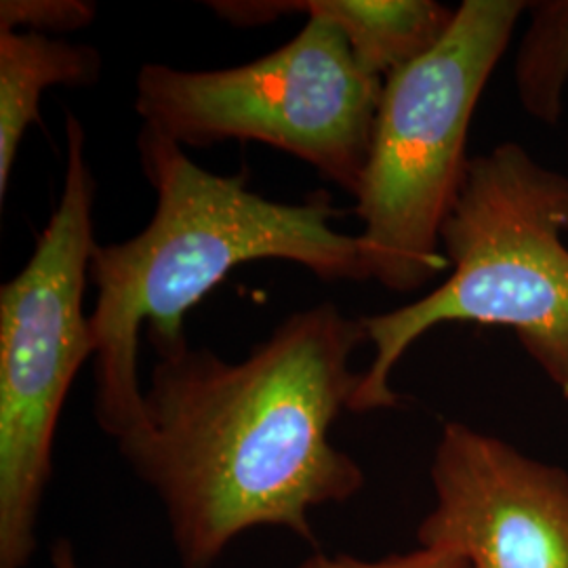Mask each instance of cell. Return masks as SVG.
I'll return each instance as SVG.
<instances>
[{"instance_id": "obj_5", "label": "cell", "mask_w": 568, "mask_h": 568, "mask_svg": "<svg viewBox=\"0 0 568 568\" xmlns=\"http://www.w3.org/2000/svg\"><path fill=\"white\" fill-rule=\"evenodd\" d=\"M95 199L82 122L65 112L60 203L32 257L0 286V568L30 567L63 403L95 356L84 314Z\"/></svg>"}, {"instance_id": "obj_3", "label": "cell", "mask_w": 568, "mask_h": 568, "mask_svg": "<svg viewBox=\"0 0 568 568\" xmlns=\"http://www.w3.org/2000/svg\"><path fill=\"white\" fill-rule=\"evenodd\" d=\"M568 175L520 143L469 159L466 182L440 232L450 274L429 295L361 316L375 356L349 413L394 408L389 386L406 349L443 323L511 328L568 398Z\"/></svg>"}, {"instance_id": "obj_13", "label": "cell", "mask_w": 568, "mask_h": 568, "mask_svg": "<svg viewBox=\"0 0 568 568\" xmlns=\"http://www.w3.org/2000/svg\"><path fill=\"white\" fill-rule=\"evenodd\" d=\"M51 567L53 568H79L77 551L68 539H58L51 548Z\"/></svg>"}, {"instance_id": "obj_6", "label": "cell", "mask_w": 568, "mask_h": 568, "mask_svg": "<svg viewBox=\"0 0 568 568\" xmlns=\"http://www.w3.org/2000/svg\"><path fill=\"white\" fill-rule=\"evenodd\" d=\"M382 89L335 26L307 20L281 49L236 68L143 63L135 112L183 148L227 140L272 145L356 199Z\"/></svg>"}, {"instance_id": "obj_10", "label": "cell", "mask_w": 568, "mask_h": 568, "mask_svg": "<svg viewBox=\"0 0 568 568\" xmlns=\"http://www.w3.org/2000/svg\"><path fill=\"white\" fill-rule=\"evenodd\" d=\"M528 13L514 65L516 95L528 116L556 126L568 84V0L528 2Z\"/></svg>"}, {"instance_id": "obj_4", "label": "cell", "mask_w": 568, "mask_h": 568, "mask_svg": "<svg viewBox=\"0 0 568 568\" xmlns=\"http://www.w3.org/2000/svg\"><path fill=\"white\" fill-rule=\"evenodd\" d=\"M525 11L464 0L443 41L384 81L354 209L368 281L408 293L447 270L440 232L466 182L471 116Z\"/></svg>"}, {"instance_id": "obj_11", "label": "cell", "mask_w": 568, "mask_h": 568, "mask_svg": "<svg viewBox=\"0 0 568 568\" xmlns=\"http://www.w3.org/2000/svg\"><path fill=\"white\" fill-rule=\"evenodd\" d=\"M98 18L91 0H2L0 32H32L42 37L89 28Z\"/></svg>"}, {"instance_id": "obj_2", "label": "cell", "mask_w": 568, "mask_h": 568, "mask_svg": "<svg viewBox=\"0 0 568 568\" xmlns=\"http://www.w3.org/2000/svg\"><path fill=\"white\" fill-rule=\"evenodd\" d=\"M140 164L156 194L150 224L122 243H98L89 264L95 307V419L116 445L143 422L142 333L159 358L187 347L185 314L239 265L288 262L325 283L368 281L358 236L339 232L344 215L326 192L302 204L270 201L244 173L220 175L183 145L142 124Z\"/></svg>"}, {"instance_id": "obj_9", "label": "cell", "mask_w": 568, "mask_h": 568, "mask_svg": "<svg viewBox=\"0 0 568 568\" xmlns=\"http://www.w3.org/2000/svg\"><path fill=\"white\" fill-rule=\"evenodd\" d=\"M102 74V53L82 42L32 32H0V201H4L18 150L41 121L51 87H89Z\"/></svg>"}, {"instance_id": "obj_12", "label": "cell", "mask_w": 568, "mask_h": 568, "mask_svg": "<svg viewBox=\"0 0 568 568\" xmlns=\"http://www.w3.org/2000/svg\"><path fill=\"white\" fill-rule=\"evenodd\" d=\"M297 568H469L466 560L447 549L419 546L406 554H392L382 560H361L347 554H325L316 549Z\"/></svg>"}, {"instance_id": "obj_1", "label": "cell", "mask_w": 568, "mask_h": 568, "mask_svg": "<svg viewBox=\"0 0 568 568\" xmlns=\"http://www.w3.org/2000/svg\"><path fill=\"white\" fill-rule=\"evenodd\" d=\"M361 318L335 304L293 312L230 363L187 345L159 358L122 459L163 504L183 568H211L244 532L284 528L314 544L312 509L345 504L365 471L331 443L363 373Z\"/></svg>"}, {"instance_id": "obj_8", "label": "cell", "mask_w": 568, "mask_h": 568, "mask_svg": "<svg viewBox=\"0 0 568 568\" xmlns=\"http://www.w3.org/2000/svg\"><path fill=\"white\" fill-rule=\"evenodd\" d=\"M206 7L239 28L286 16L326 21L344 34L366 72L382 81L429 53L455 20V9L436 0H213Z\"/></svg>"}, {"instance_id": "obj_7", "label": "cell", "mask_w": 568, "mask_h": 568, "mask_svg": "<svg viewBox=\"0 0 568 568\" xmlns=\"http://www.w3.org/2000/svg\"><path fill=\"white\" fill-rule=\"evenodd\" d=\"M436 506L417 528L424 548L469 568H568V474L485 432L443 427L432 459Z\"/></svg>"}]
</instances>
